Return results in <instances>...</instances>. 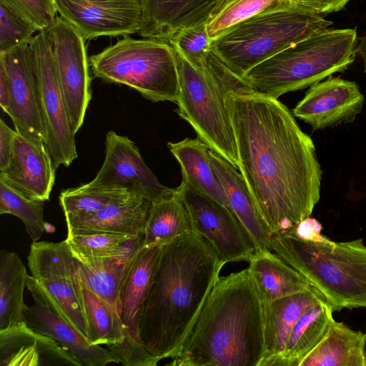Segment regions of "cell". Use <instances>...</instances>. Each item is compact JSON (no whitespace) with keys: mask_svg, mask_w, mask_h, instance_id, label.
Masks as SVG:
<instances>
[{"mask_svg":"<svg viewBox=\"0 0 366 366\" xmlns=\"http://www.w3.org/2000/svg\"><path fill=\"white\" fill-rule=\"evenodd\" d=\"M225 102L238 169L271 234L285 232L310 217L320 199L313 141L278 99L249 88L229 93Z\"/></svg>","mask_w":366,"mask_h":366,"instance_id":"cell-1","label":"cell"},{"mask_svg":"<svg viewBox=\"0 0 366 366\" xmlns=\"http://www.w3.org/2000/svg\"><path fill=\"white\" fill-rule=\"evenodd\" d=\"M224 264L194 231L162 245L139 324L142 347L159 361L177 354Z\"/></svg>","mask_w":366,"mask_h":366,"instance_id":"cell-2","label":"cell"},{"mask_svg":"<svg viewBox=\"0 0 366 366\" xmlns=\"http://www.w3.org/2000/svg\"><path fill=\"white\" fill-rule=\"evenodd\" d=\"M265 302L247 267L219 277L168 366H259Z\"/></svg>","mask_w":366,"mask_h":366,"instance_id":"cell-3","label":"cell"},{"mask_svg":"<svg viewBox=\"0 0 366 366\" xmlns=\"http://www.w3.org/2000/svg\"><path fill=\"white\" fill-rule=\"evenodd\" d=\"M271 247L322 293L334 312L366 309V245L362 239L335 242L322 234L307 240L283 232L272 234Z\"/></svg>","mask_w":366,"mask_h":366,"instance_id":"cell-4","label":"cell"},{"mask_svg":"<svg viewBox=\"0 0 366 366\" xmlns=\"http://www.w3.org/2000/svg\"><path fill=\"white\" fill-rule=\"evenodd\" d=\"M174 51L179 85L176 112L192 126L197 138L238 169L236 139L225 99L229 93L250 86L212 51L201 68Z\"/></svg>","mask_w":366,"mask_h":366,"instance_id":"cell-5","label":"cell"},{"mask_svg":"<svg viewBox=\"0 0 366 366\" xmlns=\"http://www.w3.org/2000/svg\"><path fill=\"white\" fill-rule=\"evenodd\" d=\"M355 29H327L282 51L243 76L255 92L278 99L342 72L355 61Z\"/></svg>","mask_w":366,"mask_h":366,"instance_id":"cell-6","label":"cell"},{"mask_svg":"<svg viewBox=\"0 0 366 366\" xmlns=\"http://www.w3.org/2000/svg\"><path fill=\"white\" fill-rule=\"evenodd\" d=\"M332 24L297 4L237 24L211 41L210 49L229 69L243 77L253 67Z\"/></svg>","mask_w":366,"mask_h":366,"instance_id":"cell-7","label":"cell"},{"mask_svg":"<svg viewBox=\"0 0 366 366\" xmlns=\"http://www.w3.org/2000/svg\"><path fill=\"white\" fill-rule=\"evenodd\" d=\"M89 62L94 76L105 82L127 85L152 102H177V59L167 41L125 36Z\"/></svg>","mask_w":366,"mask_h":366,"instance_id":"cell-8","label":"cell"},{"mask_svg":"<svg viewBox=\"0 0 366 366\" xmlns=\"http://www.w3.org/2000/svg\"><path fill=\"white\" fill-rule=\"evenodd\" d=\"M27 262L31 276L55 310L89 340L76 259L66 239L60 242H33Z\"/></svg>","mask_w":366,"mask_h":366,"instance_id":"cell-9","label":"cell"},{"mask_svg":"<svg viewBox=\"0 0 366 366\" xmlns=\"http://www.w3.org/2000/svg\"><path fill=\"white\" fill-rule=\"evenodd\" d=\"M162 245L139 247L129 256L119 295V313L124 339L107 348L126 366H155L158 359L144 349L139 338L143 304L159 262Z\"/></svg>","mask_w":366,"mask_h":366,"instance_id":"cell-10","label":"cell"},{"mask_svg":"<svg viewBox=\"0 0 366 366\" xmlns=\"http://www.w3.org/2000/svg\"><path fill=\"white\" fill-rule=\"evenodd\" d=\"M0 67L9 89L10 107L7 114L15 131L35 144L46 146L47 129L35 59L29 42L0 54Z\"/></svg>","mask_w":366,"mask_h":366,"instance_id":"cell-11","label":"cell"},{"mask_svg":"<svg viewBox=\"0 0 366 366\" xmlns=\"http://www.w3.org/2000/svg\"><path fill=\"white\" fill-rule=\"evenodd\" d=\"M29 44L35 59L47 129L46 147L56 168L69 167L78 157L76 134L70 124L47 29L38 31Z\"/></svg>","mask_w":366,"mask_h":366,"instance_id":"cell-12","label":"cell"},{"mask_svg":"<svg viewBox=\"0 0 366 366\" xmlns=\"http://www.w3.org/2000/svg\"><path fill=\"white\" fill-rule=\"evenodd\" d=\"M178 187L192 231L205 238L225 264L249 261L257 251L256 244L232 210L183 182Z\"/></svg>","mask_w":366,"mask_h":366,"instance_id":"cell-13","label":"cell"},{"mask_svg":"<svg viewBox=\"0 0 366 366\" xmlns=\"http://www.w3.org/2000/svg\"><path fill=\"white\" fill-rule=\"evenodd\" d=\"M47 31L70 124L76 134L92 99L86 40L59 15Z\"/></svg>","mask_w":366,"mask_h":366,"instance_id":"cell-14","label":"cell"},{"mask_svg":"<svg viewBox=\"0 0 366 366\" xmlns=\"http://www.w3.org/2000/svg\"><path fill=\"white\" fill-rule=\"evenodd\" d=\"M105 159L96 177L82 189H122L154 202L173 193L147 167L135 144L110 130L106 134Z\"/></svg>","mask_w":366,"mask_h":366,"instance_id":"cell-15","label":"cell"},{"mask_svg":"<svg viewBox=\"0 0 366 366\" xmlns=\"http://www.w3.org/2000/svg\"><path fill=\"white\" fill-rule=\"evenodd\" d=\"M57 14L85 40L139 34L143 0H54Z\"/></svg>","mask_w":366,"mask_h":366,"instance_id":"cell-16","label":"cell"},{"mask_svg":"<svg viewBox=\"0 0 366 366\" xmlns=\"http://www.w3.org/2000/svg\"><path fill=\"white\" fill-rule=\"evenodd\" d=\"M26 287L34 303L31 306L26 305L24 309L23 322L29 327L55 340L83 365L104 366L109 363H120L108 348L92 344L65 320L31 275L28 276Z\"/></svg>","mask_w":366,"mask_h":366,"instance_id":"cell-17","label":"cell"},{"mask_svg":"<svg viewBox=\"0 0 366 366\" xmlns=\"http://www.w3.org/2000/svg\"><path fill=\"white\" fill-rule=\"evenodd\" d=\"M364 102L356 82L330 76L309 86L292 114L320 130L353 122Z\"/></svg>","mask_w":366,"mask_h":366,"instance_id":"cell-18","label":"cell"},{"mask_svg":"<svg viewBox=\"0 0 366 366\" xmlns=\"http://www.w3.org/2000/svg\"><path fill=\"white\" fill-rule=\"evenodd\" d=\"M56 167L46 145L35 144L16 133L7 167L0 179L24 196L37 201L49 199Z\"/></svg>","mask_w":366,"mask_h":366,"instance_id":"cell-19","label":"cell"},{"mask_svg":"<svg viewBox=\"0 0 366 366\" xmlns=\"http://www.w3.org/2000/svg\"><path fill=\"white\" fill-rule=\"evenodd\" d=\"M1 366L83 365L55 340L29 327L24 322L0 330Z\"/></svg>","mask_w":366,"mask_h":366,"instance_id":"cell-20","label":"cell"},{"mask_svg":"<svg viewBox=\"0 0 366 366\" xmlns=\"http://www.w3.org/2000/svg\"><path fill=\"white\" fill-rule=\"evenodd\" d=\"M228 0H143L139 35L169 42L179 30L207 21Z\"/></svg>","mask_w":366,"mask_h":366,"instance_id":"cell-21","label":"cell"},{"mask_svg":"<svg viewBox=\"0 0 366 366\" xmlns=\"http://www.w3.org/2000/svg\"><path fill=\"white\" fill-rule=\"evenodd\" d=\"M152 202L131 194L92 213L65 218L67 231L143 237Z\"/></svg>","mask_w":366,"mask_h":366,"instance_id":"cell-22","label":"cell"},{"mask_svg":"<svg viewBox=\"0 0 366 366\" xmlns=\"http://www.w3.org/2000/svg\"><path fill=\"white\" fill-rule=\"evenodd\" d=\"M209 157L230 209L252 237L257 251H272V234L262 219L241 173L211 149Z\"/></svg>","mask_w":366,"mask_h":366,"instance_id":"cell-23","label":"cell"},{"mask_svg":"<svg viewBox=\"0 0 366 366\" xmlns=\"http://www.w3.org/2000/svg\"><path fill=\"white\" fill-rule=\"evenodd\" d=\"M322 298V293L311 285L307 290L265 302V355L259 366H268L282 354L296 322Z\"/></svg>","mask_w":366,"mask_h":366,"instance_id":"cell-24","label":"cell"},{"mask_svg":"<svg viewBox=\"0 0 366 366\" xmlns=\"http://www.w3.org/2000/svg\"><path fill=\"white\" fill-rule=\"evenodd\" d=\"M167 146L180 165L182 182L230 209L211 164L210 147L199 138H185L177 142H169Z\"/></svg>","mask_w":366,"mask_h":366,"instance_id":"cell-25","label":"cell"},{"mask_svg":"<svg viewBox=\"0 0 366 366\" xmlns=\"http://www.w3.org/2000/svg\"><path fill=\"white\" fill-rule=\"evenodd\" d=\"M366 334L333 320L299 366H365Z\"/></svg>","mask_w":366,"mask_h":366,"instance_id":"cell-26","label":"cell"},{"mask_svg":"<svg viewBox=\"0 0 366 366\" xmlns=\"http://www.w3.org/2000/svg\"><path fill=\"white\" fill-rule=\"evenodd\" d=\"M333 312L325 298L308 308L295 324L282 354L268 366H299L335 320Z\"/></svg>","mask_w":366,"mask_h":366,"instance_id":"cell-27","label":"cell"},{"mask_svg":"<svg viewBox=\"0 0 366 366\" xmlns=\"http://www.w3.org/2000/svg\"><path fill=\"white\" fill-rule=\"evenodd\" d=\"M248 268L257 281L264 302L307 290L309 281L271 250L257 251Z\"/></svg>","mask_w":366,"mask_h":366,"instance_id":"cell-28","label":"cell"},{"mask_svg":"<svg viewBox=\"0 0 366 366\" xmlns=\"http://www.w3.org/2000/svg\"><path fill=\"white\" fill-rule=\"evenodd\" d=\"M192 231L179 187L154 202L146 222L141 247L162 245Z\"/></svg>","mask_w":366,"mask_h":366,"instance_id":"cell-29","label":"cell"},{"mask_svg":"<svg viewBox=\"0 0 366 366\" xmlns=\"http://www.w3.org/2000/svg\"><path fill=\"white\" fill-rule=\"evenodd\" d=\"M29 274L16 253L0 252V330L23 322Z\"/></svg>","mask_w":366,"mask_h":366,"instance_id":"cell-30","label":"cell"},{"mask_svg":"<svg viewBox=\"0 0 366 366\" xmlns=\"http://www.w3.org/2000/svg\"><path fill=\"white\" fill-rule=\"evenodd\" d=\"M142 239L107 232L67 231L66 241L74 257L85 262L129 254L142 246Z\"/></svg>","mask_w":366,"mask_h":366,"instance_id":"cell-31","label":"cell"},{"mask_svg":"<svg viewBox=\"0 0 366 366\" xmlns=\"http://www.w3.org/2000/svg\"><path fill=\"white\" fill-rule=\"evenodd\" d=\"M132 253L85 262L76 260L77 271L81 281L118 312L121 284Z\"/></svg>","mask_w":366,"mask_h":366,"instance_id":"cell-32","label":"cell"},{"mask_svg":"<svg viewBox=\"0 0 366 366\" xmlns=\"http://www.w3.org/2000/svg\"><path fill=\"white\" fill-rule=\"evenodd\" d=\"M79 280L89 327V341L107 347L122 344L124 333L119 312L92 291L80 277Z\"/></svg>","mask_w":366,"mask_h":366,"instance_id":"cell-33","label":"cell"},{"mask_svg":"<svg viewBox=\"0 0 366 366\" xmlns=\"http://www.w3.org/2000/svg\"><path fill=\"white\" fill-rule=\"evenodd\" d=\"M299 4L296 0H228L207 21L210 41L255 16Z\"/></svg>","mask_w":366,"mask_h":366,"instance_id":"cell-34","label":"cell"},{"mask_svg":"<svg viewBox=\"0 0 366 366\" xmlns=\"http://www.w3.org/2000/svg\"><path fill=\"white\" fill-rule=\"evenodd\" d=\"M44 205V202L24 196L0 179V214L19 218L33 242L38 241L45 229Z\"/></svg>","mask_w":366,"mask_h":366,"instance_id":"cell-35","label":"cell"},{"mask_svg":"<svg viewBox=\"0 0 366 366\" xmlns=\"http://www.w3.org/2000/svg\"><path fill=\"white\" fill-rule=\"evenodd\" d=\"M39 31L16 0H0V54L29 42Z\"/></svg>","mask_w":366,"mask_h":366,"instance_id":"cell-36","label":"cell"},{"mask_svg":"<svg viewBox=\"0 0 366 366\" xmlns=\"http://www.w3.org/2000/svg\"><path fill=\"white\" fill-rule=\"evenodd\" d=\"M131 194H134L122 189H82L77 187L61 191L59 199L65 218H69L94 212Z\"/></svg>","mask_w":366,"mask_h":366,"instance_id":"cell-37","label":"cell"},{"mask_svg":"<svg viewBox=\"0 0 366 366\" xmlns=\"http://www.w3.org/2000/svg\"><path fill=\"white\" fill-rule=\"evenodd\" d=\"M210 41L204 23L179 30L169 43L189 64L201 68L211 51Z\"/></svg>","mask_w":366,"mask_h":366,"instance_id":"cell-38","label":"cell"},{"mask_svg":"<svg viewBox=\"0 0 366 366\" xmlns=\"http://www.w3.org/2000/svg\"><path fill=\"white\" fill-rule=\"evenodd\" d=\"M16 1L40 31L49 28L58 16L54 0Z\"/></svg>","mask_w":366,"mask_h":366,"instance_id":"cell-39","label":"cell"},{"mask_svg":"<svg viewBox=\"0 0 366 366\" xmlns=\"http://www.w3.org/2000/svg\"><path fill=\"white\" fill-rule=\"evenodd\" d=\"M16 133L2 119H0V171L9 164Z\"/></svg>","mask_w":366,"mask_h":366,"instance_id":"cell-40","label":"cell"},{"mask_svg":"<svg viewBox=\"0 0 366 366\" xmlns=\"http://www.w3.org/2000/svg\"><path fill=\"white\" fill-rule=\"evenodd\" d=\"M322 227L320 222L316 219L309 217L285 232H288L302 239L315 240L322 235Z\"/></svg>","mask_w":366,"mask_h":366,"instance_id":"cell-41","label":"cell"},{"mask_svg":"<svg viewBox=\"0 0 366 366\" xmlns=\"http://www.w3.org/2000/svg\"><path fill=\"white\" fill-rule=\"evenodd\" d=\"M350 0H296L311 11L320 15L339 11L345 8Z\"/></svg>","mask_w":366,"mask_h":366,"instance_id":"cell-42","label":"cell"},{"mask_svg":"<svg viewBox=\"0 0 366 366\" xmlns=\"http://www.w3.org/2000/svg\"><path fill=\"white\" fill-rule=\"evenodd\" d=\"M0 106L8 114L10 107V93L7 80L2 68L0 67Z\"/></svg>","mask_w":366,"mask_h":366,"instance_id":"cell-43","label":"cell"},{"mask_svg":"<svg viewBox=\"0 0 366 366\" xmlns=\"http://www.w3.org/2000/svg\"><path fill=\"white\" fill-rule=\"evenodd\" d=\"M358 40H360V43L357 46V52L362 60L365 71L366 72V34L359 38Z\"/></svg>","mask_w":366,"mask_h":366,"instance_id":"cell-44","label":"cell"},{"mask_svg":"<svg viewBox=\"0 0 366 366\" xmlns=\"http://www.w3.org/2000/svg\"><path fill=\"white\" fill-rule=\"evenodd\" d=\"M364 359H365V366H366V349L365 350Z\"/></svg>","mask_w":366,"mask_h":366,"instance_id":"cell-45","label":"cell"}]
</instances>
